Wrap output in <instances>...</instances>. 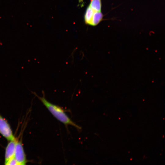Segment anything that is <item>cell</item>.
<instances>
[{
	"instance_id": "cell-1",
	"label": "cell",
	"mask_w": 165,
	"mask_h": 165,
	"mask_svg": "<svg viewBox=\"0 0 165 165\" xmlns=\"http://www.w3.org/2000/svg\"><path fill=\"white\" fill-rule=\"evenodd\" d=\"M35 96L38 98L44 106L47 108L51 114L58 120L66 126L72 125L78 130L81 129V127L76 124L68 117L65 113L64 110L60 106L55 105L48 101L45 98V94L42 91L43 96L39 97L35 92L31 91Z\"/></svg>"
},
{
	"instance_id": "cell-2",
	"label": "cell",
	"mask_w": 165,
	"mask_h": 165,
	"mask_svg": "<svg viewBox=\"0 0 165 165\" xmlns=\"http://www.w3.org/2000/svg\"><path fill=\"white\" fill-rule=\"evenodd\" d=\"M0 134L9 141L15 138L10 125L7 120L0 114Z\"/></svg>"
},
{
	"instance_id": "cell-3",
	"label": "cell",
	"mask_w": 165,
	"mask_h": 165,
	"mask_svg": "<svg viewBox=\"0 0 165 165\" xmlns=\"http://www.w3.org/2000/svg\"><path fill=\"white\" fill-rule=\"evenodd\" d=\"M14 157L19 165H25L28 162L21 140L16 142Z\"/></svg>"
},
{
	"instance_id": "cell-4",
	"label": "cell",
	"mask_w": 165,
	"mask_h": 165,
	"mask_svg": "<svg viewBox=\"0 0 165 165\" xmlns=\"http://www.w3.org/2000/svg\"><path fill=\"white\" fill-rule=\"evenodd\" d=\"M15 138L9 141L5 149V164L10 159L14 157L15 145L17 141Z\"/></svg>"
},
{
	"instance_id": "cell-5",
	"label": "cell",
	"mask_w": 165,
	"mask_h": 165,
	"mask_svg": "<svg viewBox=\"0 0 165 165\" xmlns=\"http://www.w3.org/2000/svg\"><path fill=\"white\" fill-rule=\"evenodd\" d=\"M103 15L101 11H95L92 18L90 25L96 26L103 19Z\"/></svg>"
},
{
	"instance_id": "cell-6",
	"label": "cell",
	"mask_w": 165,
	"mask_h": 165,
	"mask_svg": "<svg viewBox=\"0 0 165 165\" xmlns=\"http://www.w3.org/2000/svg\"><path fill=\"white\" fill-rule=\"evenodd\" d=\"M95 11L89 6L87 7L84 16L86 24L90 25L93 16Z\"/></svg>"
},
{
	"instance_id": "cell-7",
	"label": "cell",
	"mask_w": 165,
	"mask_h": 165,
	"mask_svg": "<svg viewBox=\"0 0 165 165\" xmlns=\"http://www.w3.org/2000/svg\"><path fill=\"white\" fill-rule=\"evenodd\" d=\"M89 6L95 11H101V0H91Z\"/></svg>"
},
{
	"instance_id": "cell-8",
	"label": "cell",
	"mask_w": 165,
	"mask_h": 165,
	"mask_svg": "<svg viewBox=\"0 0 165 165\" xmlns=\"http://www.w3.org/2000/svg\"><path fill=\"white\" fill-rule=\"evenodd\" d=\"M6 165H18V164L15 159L13 157L9 160L5 164Z\"/></svg>"
}]
</instances>
